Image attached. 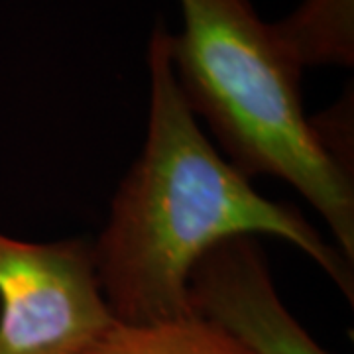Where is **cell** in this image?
<instances>
[{"instance_id": "8992f818", "label": "cell", "mask_w": 354, "mask_h": 354, "mask_svg": "<svg viewBox=\"0 0 354 354\" xmlns=\"http://www.w3.org/2000/svg\"><path fill=\"white\" fill-rule=\"evenodd\" d=\"M79 354H248L215 325L193 317L179 323H114Z\"/></svg>"}, {"instance_id": "5b68a950", "label": "cell", "mask_w": 354, "mask_h": 354, "mask_svg": "<svg viewBox=\"0 0 354 354\" xmlns=\"http://www.w3.org/2000/svg\"><path fill=\"white\" fill-rule=\"evenodd\" d=\"M272 26L301 69L354 64V0H304Z\"/></svg>"}, {"instance_id": "3957f363", "label": "cell", "mask_w": 354, "mask_h": 354, "mask_svg": "<svg viewBox=\"0 0 354 354\" xmlns=\"http://www.w3.org/2000/svg\"><path fill=\"white\" fill-rule=\"evenodd\" d=\"M114 323L87 241L0 232V354H79Z\"/></svg>"}, {"instance_id": "277c9868", "label": "cell", "mask_w": 354, "mask_h": 354, "mask_svg": "<svg viewBox=\"0 0 354 354\" xmlns=\"http://www.w3.org/2000/svg\"><path fill=\"white\" fill-rule=\"evenodd\" d=\"M195 317L225 330L248 354H329L281 304L254 236L221 242L189 278Z\"/></svg>"}, {"instance_id": "7a4b0ae2", "label": "cell", "mask_w": 354, "mask_h": 354, "mask_svg": "<svg viewBox=\"0 0 354 354\" xmlns=\"http://www.w3.org/2000/svg\"><path fill=\"white\" fill-rule=\"evenodd\" d=\"M179 4L183 30L169 36V55L193 114L244 176L276 177L299 191L353 262V171L305 114L304 69L250 0Z\"/></svg>"}, {"instance_id": "6da1fadb", "label": "cell", "mask_w": 354, "mask_h": 354, "mask_svg": "<svg viewBox=\"0 0 354 354\" xmlns=\"http://www.w3.org/2000/svg\"><path fill=\"white\" fill-rule=\"evenodd\" d=\"M171 32L156 20L148 44L150 114L144 150L114 195L95 268L111 313L127 325L193 319L189 278L221 242L270 234L307 254L353 301V262L299 211L266 199L223 160L185 101L169 55Z\"/></svg>"}]
</instances>
